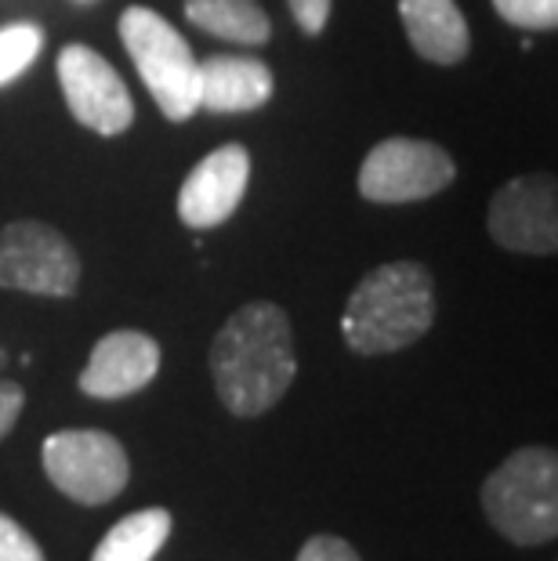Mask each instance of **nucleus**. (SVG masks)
Masks as SVG:
<instances>
[{
	"mask_svg": "<svg viewBox=\"0 0 558 561\" xmlns=\"http://www.w3.org/2000/svg\"><path fill=\"white\" fill-rule=\"evenodd\" d=\"M435 294L418 261H388L366 272L341 312L344 344L355 355H391L432 330Z\"/></svg>",
	"mask_w": 558,
	"mask_h": 561,
	"instance_id": "f03ea898",
	"label": "nucleus"
},
{
	"mask_svg": "<svg viewBox=\"0 0 558 561\" xmlns=\"http://www.w3.org/2000/svg\"><path fill=\"white\" fill-rule=\"evenodd\" d=\"M454 157L424 138H385L360 167V193L371 203H418L454 182Z\"/></svg>",
	"mask_w": 558,
	"mask_h": 561,
	"instance_id": "423d86ee",
	"label": "nucleus"
},
{
	"mask_svg": "<svg viewBox=\"0 0 558 561\" xmlns=\"http://www.w3.org/2000/svg\"><path fill=\"white\" fill-rule=\"evenodd\" d=\"M22 405H26V391L15 380H0V442L8 438V432L15 427Z\"/></svg>",
	"mask_w": 558,
	"mask_h": 561,
	"instance_id": "412c9836",
	"label": "nucleus"
},
{
	"mask_svg": "<svg viewBox=\"0 0 558 561\" xmlns=\"http://www.w3.org/2000/svg\"><path fill=\"white\" fill-rule=\"evenodd\" d=\"M276 80L272 69L258 58L243 55H210L200 62V110L207 113H251L261 110Z\"/></svg>",
	"mask_w": 558,
	"mask_h": 561,
	"instance_id": "f8f14e48",
	"label": "nucleus"
},
{
	"mask_svg": "<svg viewBox=\"0 0 558 561\" xmlns=\"http://www.w3.org/2000/svg\"><path fill=\"white\" fill-rule=\"evenodd\" d=\"M493 8L508 26L519 30L544 33L558 26V0H493Z\"/></svg>",
	"mask_w": 558,
	"mask_h": 561,
	"instance_id": "f3484780",
	"label": "nucleus"
},
{
	"mask_svg": "<svg viewBox=\"0 0 558 561\" xmlns=\"http://www.w3.org/2000/svg\"><path fill=\"white\" fill-rule=\"evenodd\" d=\"M171 536V511L146 507L113 525L94 547L91 561H152Z\"/></svg>",
	"mask_w": 558,
	"mask_h": 561,
	"instance_id": "2eb2a0df",
	"label": "nucleus"
},
{
	"mask_svg": "<svg viewBox=\"0 0 558 561\" xmlns=\"http://www.w3.org/2000/svg\"><path fill=\"white\" fill-rule=\"evenodd\" d=\"M41 47H44V33L33 22H11V26L0 30V88L26 73L37 62Z\"/></svg>",
	"mask_w": 558,
	"mask_h": 561,
	"instance_id": "dca6fc26",
	"label": "nucleus"
},
{
	"mask_svg": "<svg viewBox=\"0 0 558 561\" xmlns=\"http://www.w3.org/2000/svg\"><path fill=\"white\" fill-rule=\"evenodd\" d=\"M247 182H251V152L229 141L189 171L182 193H178V218L189 229H215L236 214Z\"/></svg>",
	"mask_w": 558,
	"mask_h": 561,
	"instance_id": "9d476101",
	"label": "nucleus"
},
{
	"mask_svg": "<svg viewBox=\"0 0 558 561\" xmlns=\"http://www.w3.org/2000/svg\"><path fill=\"white\" fill-rule=\"evenodd\" d=\"M160 374V344L149 333L113 330L91 348L80 391L91 399H127Z\"/></svg>",
	"mask_w": 558,
	"mask_h": 561,
	"instance_id": "9b49d317",
	"label": "nucleus"
},
{
	"mask_svg": "<svg viewBox=\"0 0 558 561\" xmlns=\"http://www.w3.org/2000/svg\"><path fill=\"white\" fill-rule=\"evenodd\" d=\"M490 236L519 254L558 250V188L551 174H522L497 188L490 203Z\"/></svg>",
	"mask_w": 558,
	"mask_h": 561,
	"instance_id": "1a4fd4ad",
	"label": "nucleus"
},
{
	"mask_svg": "<svg viewBox=\"0 0 558 561\" xmlns=\"http://www.w3.org/2000/svg\"><path fill=\"white\" fill-rule=\"evenodd\" d=\"M58 83H62L73 121L94 130V135H124L130 121H135V102H130L127 83L94 47H62V55H58Z\"/></svg>",
	"mask_w": 558,
	"mask_h": 561,
	"instance_id": "6e6552de",
	"label": "nucleus"
},
{
	"mask_svg": "<svg viewBox=\"0 0 558 561\" xmlns=\"http://www.w3.org/2000/svg\"><path fill=\"white\" fill-rule=\"evenodd\" d=\"M210 374L229 413H269L298 374L287 312L272 301H254L232 312L210 344Z\"/></svg>",
	"mask_w": 558,
	"mask_h": 561,
	"instance_id": "f257e3e1",
	"label": "nucleus"
},
{
	"mask_svg": "<svg viewBox=\"0 0 558 561\" xmlns=\"http://www.w3.org/2000/svg\"><path fill=\"white\" fill-rule=\"evenodd\" d=\"M41 457L58 493L88 507L110 504L130 479L127 449L110 432H94V427H66L47 435Z\"/></svg>",
	"mask_w": 558,
	"mask_h": 561,
	"instance_id": "39448f33",
	"label": "nucleus"
},
{
	"mask_svg": "<svg viewBox=\"0 0 558 561\" xmlns=\"http://www.w3.org/2000/svg\"><path fill=\"white\" fill-rule=\"evenodd\" d=\"M399 19L424 62L457 66L468 55L471 37L457 0H399Z\"/></svg>",
	"mask_w": 558,
	"mask_h": 561,
	"instance_id": "ddd939ff",
	"label": "nucleus"
},
{
	"mask_svg": "<svg viewBox=\"0 0 558 561\" xmlns=\"http://www.w3.org/2000/svg\"><path fill=\"white\" fill-rule=\"evenodd\" d=\"M298 561H363V558L341 536H312L298 551Z\"/></svg>",
	"mask_w": 558,
	"mask_h": 561,
	"instance_id": "6ab92c4d",
	"label": "nucleus"
},
{
	"mask_svg": "<svg viewBox=\"0 0 558 561\" xmlns=\"http://www.w3.org/2000/svg\"><path fill=\"white\" fill-rule=\"evenodd\" d=\"M482 511L504 540L519 547L558 536V457L555 449H515L482 485Z\"/></svg>",
	"mask_w": 558,
	"mask_h": 561,
	"instance_id": "7ed1b4c3",
	"label": "nucleus"
},
{
	"mask_svg": "<svg viewBox=\"0 0 558 561\" xmlns=\"http://www.w3.org/2000/svg\"><path fill=\"white\" fill-rule=\"evenodd\" d=\"M185 19L210 37L232 44H265L272 22L254 0H185Z\"/></svg>",
	"mask_w": 558,
	"mask_h": 561,
	"instance_id": "4468645a",
	"label": "nucleus"
},
{
	"mask_svg": "<svg viewBox=\"0 0 558 561\" xmlns=\"http://www.w3.org/2000/svg\"><path fill=\"white\" fill-rule=\"evenodd\" d=\"M287 4L294 11V19H298V26L308 33V37H316V33H323L334 0H287Z\"/></svg>",
	"mask_w": 558,
	"mask_h": 561,
	"instance_id": "aec40b11",
	"label": "nucleus"
},
{
	"mask_svg": "<svg viewBox=\"0 0 558 561\" xmlns=\"http://www.w3.org/2000/svg\"><path fill=\"white\" fill-rule=\"evenodd\" d=\"M0 286L37 297H69L80 286V257L44 221H11L0 232Z\"/></svg>",
	"mask_w": 558,
	"mask_h": 561,
	"instance_id": "0eeeda50",
	"label": "nucleus"
},
{
	"mask_svg": "<svg viewBox=\"0 0 558 561\" xmlns=\"http://www.w3.org/2000/svg\"><path fill=\"white\" fill-rule=\"evenodd\" d=\"M121 41L141 83L168 121L182 124L200 110V62L189 41L152 8H127L121 15Z\"/></svg>",
	"mask_w": 558,
	"mask_h": 561,
	"instance_id": "20e7f679",
	"label": "nucleus"
},
{
	"mask_svg": "<svg viewBox=\"0 0 558 561\" xmlns=\"http://www.w3.org/2000/svg\"><path fill=\"white\" fill-rule=\"evenodd\" d=\"M0 561H44L37 540L8 515H0Z\"/></svg>",
	"mask_w": 558,
	"mask_h": 561,
	"instance_id": "a211bd4d",
	"label": "nucleus"
}]
</instances>
